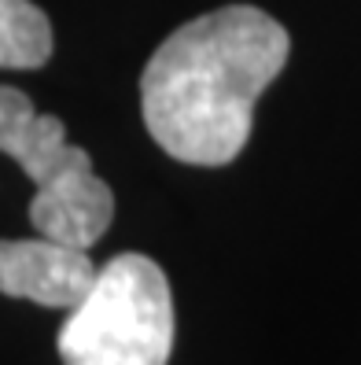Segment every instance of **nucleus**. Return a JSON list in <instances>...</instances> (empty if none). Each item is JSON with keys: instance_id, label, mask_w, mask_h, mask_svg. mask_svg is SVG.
Wrapping results in <instances>:
<instances>
[{"instance_id": "nucleus-2", "label": "nucleus", "mask_w": 361, "mask_h": 365, "mask_svg": "<svg viewBox=\"0 0 361 365\" xmlns=\"http://www.w3.org/2000/svg\"><path fill=\"white\" fill-rule=\"evenodd\" d=\"M0 152L33 181L30 225L37 236L89 251L115 222V192L85 148L67 140V125L41 115L23 89L0 85Z\"/></svg>"}, {"instance_id": "nucleus-5", "label": "nucleus", "mask_w": 361, "mask_h": 365, "mask_svg": "<svg viewBox=\"0 0 361 365\" xmlns=\"http://www.w3.org/2000/svg\"><path fill=\"white\" fill-rule=\"evenodd\" d=\"M52 23L33 0H0V67L37 71L52 59Z\"/></svg>"}, {"instance_id": "nucleus-3", "label": "nucleus", "mask_w": 361, "mask_h": 365, "mask_svg": "<svg viewBox=\"0 0 361 365\" xmlns=\"http://www.w3.org/2000/svg\"><path fill=\"white\" fill-rule=\"evenodd\" d=\"M63 365H166L174 351V295L155 259L115 255L59 329Z\"/></svg>"}, {"instance_id": "nucleus-4", "label": "nucleus", "mask_w": 361, "mask_h": 365, "mask_svg": "<svg viewBox=\"0 0 361 365\" xmlns=\"http://www.w3.org/2000/svg\"><path fill=\"white\" fill-rule=\"evenodd\" d=\"M96 266L89 251L37 236V240H0V292L30 299L37 307L74 310L89 292Z\"/></svg>"}, {"instance_id": "nucleus-1", "label": "nucleus", "mask_w": 361, "mask_h": 365, "mask_svg": "<svg viewBox=\"0 0 361 365\" xmlns=\"http://www.w3.org/2000/svg\"><path fill=\"white\" fill-rule=\"evenodd\" d=\"M288 52V30L251 4H225L177 26L140 74L152 140L177 163H232L251 140L254 103L284 71Z\"/></svg>"}]
</instances>
